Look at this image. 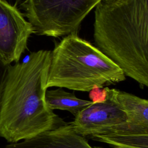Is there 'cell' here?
Listing matches in <instances>:
<instances>
[{"instance_id":"4","label":"cell","mask_w":148,"mask_h":148,"mask_svg":"<svg viewBox=\"0 0 148 148\" xmlns=\"http://www.w3.org/2000/svg\"><path fill=\"white\" fill-rule=\"evenodd\" d=\"M102 0H24L23 15L35 34L53 38L77 32L82 22Z\"/></svg>"},{"instance_id":"1","label":"cell","mask_w":148,"mask_h":148,"mask_svg":"<svg viewBox=\"0 0 148 148\" xmlns=\"http://www.w3.org/2000/svg\"><path fill=\"white\" fill-rule=\"evenodd\" d=\"M51 51L31 53L9 65L2 85L0 136L10 143L31 138L66 123L47 105L45 97Z\"/></svg>"},{"instance_id":"10","label":"cell","mask_w":148,"mask_h":148,"mask_svg":"<svg viewBox=\"0 0 148 148\" xmlns=\"http://www.w3.org/2000/svg\"><path fill=\"white\" fill-rule=\"evenodd\" d=\"M45 99L51 110H66L75 116L83 109L93 103L91 101L78 98L73 93L65 91L60 87L55 90H47Z\"/></svg>"},{"instance_id":"6","label":"cell","mask_w":148,"mask_h":148,"mask_svg":"<svg viewBox=\"0 0 148 148\" xmlns=\"http://www.w3.org/2000/svg\"><path fill=\"white\" fill-rule=\"evenodd\" d=\"M127 121L125 112L108 93L105 102L85 108L69 123L76 133L86 136L105 132Z\"/></svg>"},{"instance_id":"12","label":"cell","mask_w":148,"mask_h":148,"mask_svg":"<svg viewBox=\"0 0 148 148\" xmlns=\"http://www.w3.org/2000/svg\"><path fill=\"white\" fill-rule=\"evenodd\" d=\"M102 1L103 2H112V1H114L115 0H102Z\"/></svg>"},{"instance_id":"5","label":"cell","mask_w":148,"mask_h":148,"mask_svg":"<svg viewBox=\"0 0 148 148\" xmlns=\"http://www.w3.org/2000/svg\"><path fill=\"white\" fill-rule=\"evenodd\" d=\"M32 34L34 28L23 13L6 0H0V61L6 65L18 62Z\"/></svg>"},{"instance_id":"2","label":"cell","mask_w":148,"mask_h":148,"mask_svg":"<svg viewBox=\"0 0 148 148\" xmlns=\"http://www.w3.org/2000/svg\"><path fill=\"white\" fill-rule=\"evenodd\" d=\"M96 47L142 87L148 86V0L101 1L95 8Z\"/></svg>"},{"instance_id":"7","label":"cell","mask_w":148,"mask_h":148,"mask_svg":"<svg viewBox=\"0 0 148 148\" xmlns=\"http://www.w3.org/2000/svg\"><path fill=\"white\" fill-rule=\"evenodd\" d=\"M4 148H94L84 136L65 123L21 142L11 143Z\"/></svg>"},{"instance_id":"9","label":"cell","mask_w":148,"mask_h":148,"mask_svg":"<svg viewBox=\"0 0 148 148\" xmlns=\"http://www.w3.org/2000/svg\"><path fill=\"white\" fill-rule=\"evenodd\" d=\"M109 94L127 114L131 125L148 128V101L116 88L108 89Z\"/></svg>"},{"instance_id":"13","label":"cell","mask_w":148,"mask_h":148,"mask_svg":"<svg viewBox=\"0 0 148 148\" xmlns=\"http://www.w3.org/2000/svg\"><path fill=\"white\" fill-rule=\"evenodd\" d=\"M94 148H103V147H97V146H95V147H94Z\"/></svg>"},{"instance_id":"3","label":"cell","mask_w":148,"mask_h":148,"mask_svg":"<svg viewBox=\"0 0 148 148\" xmlns=\"http://www.w3.org/2000/svg\"><path fill=\"white\" fill-rule=\"evenodd\" d=\"M125 79L119 66L75 32L55 43L51 51L46 88L89 91L94 87L102 88Z\"/></svg>"},{"instance_id":"8","label":"cell","mask_w":148,"mask_h":148,"mask_svg":"<svg viewBox=\"0 0 148 148\" xmlns=\"http://www.w3.org/2000/svg\"><path fill=\"white\" fill-rule=\"evenodd\" d=\"M91 137L114 148H148V128L128 122Z\"/></svg>"},{"instance_id":"11","label":"cell","mask_w":148,"mask_h":148,"mask_svg":"<svg viewBox=\"0 0 148 148\" xmlns=\"http://www.w3.org/2000/svg\"><path fill=\"white\" fill-rule=\"evenodd\" d=\"M108 87H94L89 91V98L93 103H102L108 99Z\"/></svg>"}]
</instances>
